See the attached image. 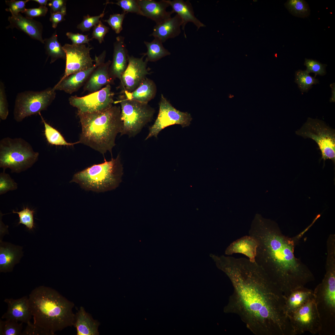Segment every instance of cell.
<instances>
[{
    "label": "cell",
    "instance_id": "1",
    "mask_svg": "<svg viewBox=\"0 0 335 335\" xmlns=\"http://www.w3.org/2000/svg\"><path fill=\"white\" fill-rule=\"evenodd\" d=\"M217 266L233 288L225 309L238 316L255 335H292L286 297L257 262L245 258L218 256Z\"/></svg>",
    "mask_w": 335,
    "mask_h": 335
},
{
    "label": "cell",
    "instance_id": "2",
    "mask_svg": "<svg viewBox=\"0 0 335 335\" xmlns=\"http://www.w3.org/2000/svg\"><path fill=\"white\" fill-rule=\"evenodd\" d=\"M255 221L249 235L258 242L255 261L285 297L293 290L314 280L311 271L296 257L294 252L301 239L315 221L292 237L283 234L273 221L261 218H258Z\"/></svg>",
    "mask_w": 335,
    "mask_h": 335
},
{
    "label": "cell",
    "instance_id": "3",
    "mask_svg": "<svg viewBox=\"0 0 335 335\" xmlns=\"http://www.w3.org/2000/svg\"><path fill=\"white\" fill-rule=\"evenodd\" d=\"M28 298L34 323L50 335L74 325V303L55 290L39 286L32 291Z\"/></svg>",
    "mask_w": 335,
    "mask_h": 335
},
{
    "label": "cell",
    "instance_id": "4",
    "mask_svg": "<svg viewBox=\"0 0 335 335\" xmlns=\"http://www.w3.org/2000/svg\"><path fill=\"white\" fill-rule=\"evenodd\" d=\"M77 114L82 128L80 143L103 154L107 151L112 154L116 136L123 128L120 106L113 105L100 111Z\"/></svg>",
    "mask_w": 335,
    "mask_h": 335
},
{
    "label": "cell",
    "instance_id": "5",
    "mask_svg": "<svg viewBox=\"0 0 335 335\" xmlns=\"http://www.w3.org/2000/svg\"><path fill=\"white\" fill-rule=\"evenodd\" d=\"M123 169L120 156L109 161L93 165L74 174L70 182L78 184L83 189L98 192L112 190L122 181Z\"/></svg>",
    "mask_w": 335,
    "mask_h": 335
},
{
    "label": "cell",
    "instance_id": "6",
    "mask_svg": "<svg viewBox=\"0 0 335 335\" xmlns=\"http://www.w3.org/2000/svg\"><path fill=\"white\" fill-rule=\"evenodd\" d=\"M326 272L313 293L322 325L320 334H334L335 326V251H327Z\"/></svg>",
    "mask_w": 335,
    "mask_h": 335
},
{
    "label": "cell",
    "instance_id": "7",
    "mask_svg": "<svg viewBox=\"0 0 335 335\" xmlns=\"http://www.w3.org/2000/svg\"><path fill=\"white\" fill-rule=\"evenodd\" d=\"M39 153L21 138L6 137L0 141V167L19 173L31 168L38 160Z\"/></svg>",
    "mask_w": 335,
    "mask_h": 335
},
{
    "label": "cell",
    "instance_id": "8",
    "mask_svg": "<svg viewBox=\"0 0 335 335\" xmlns=\"http://www.w3.org/2000/svg\"><path fill=\"white\" fill-rule=\"evenodd\" d=\"M121 105L123 128L121 135L134 137L153 118L155 110L148 104L127 99L124 94L120 96L117 101Z\"/></svg>",
    "mask_w": 335,
    "mask_h": 335
},
{
    "label": "cell",
    "instance_id": "9",
    "mask_svg": "<svg viewBox=\"0 0 335 335\" xmlns=\"http://www.w3.org/2000/svg\"><path fill=\"white\" fill-rule=\"evenodd\" d=\"M53 88L34 91H25L17 94L13 110L14 118L20 122L25 118L46 110L55 99L56 93Z\"/></svg>",
    "mask_w": 335,
    "mask_h": 335
},
{
    "label": "cell",
    "instance_id": "10",
    "mask_svg": "<svg viewBox=\"0 0 335 335\" xmlns=\"http://www.w3.org/2000/svg\"><path fill=\"white\" fill-rule=\"evenodd\" d=\"M304 138H310L318 145L321 152V160L335 162V131L323 121L308 118L306 121L296 132Z\"/></svg>",
    "mask_w": 335,
    "mask_h": 335
},
{
    "label": "cell",
    "instance_id": "11",
    "mask_svg": "<svg viewBox=\"0 0 335 335\" xmlns=\"http://www.w3.org/2000/svg\"><path fill=\"white\" fill-rule=\"evenodd\" d=\"M293 335L306 332L320 334L322 325L314 298L309 301L288 316Z\"/></svg>",
    "mask_w": 335,
    "mask_h": 335
},
{
    "label": "cell",
    "instance_id": "12",
    "mask_svg": "<svg viewBox=\"0 0 335 335\" xmlns=\"http://www.w3.org/2000/svg\"><path fill=\"white\" fill-rule=\"evenodd\" d=\"M159 110L154 124L150 127L145 140L152 137H157L164 128L173 125L179 124L182 127L189 126L192 118L190 114L177 110L161 95L159 103Z\"/></svg>",
    "mask_w": 335,
    "mask_h": 335
},
{
    "label": "cell",
    "instance_id": "13",
    "mask_svg": "<svg viewBox=\"0 0 335 335\" xmlns=\"http://www.w3.org/2000/svg\"><path fill=\"white\" fill-rule=\"evenodd\" d=\"M114 95L110 85L109 84L83 96H71L69 101L71 105L77 109L78 112L92 113L104 110L112 106Z\"/></svg>",
    "mask_w": 335,
    "mask_h": 335
},
{
    "label": "cell",
    "instance_id": "14",
    "mask_svg": "<svg viewBox=\"0 0 335 335\" xmlns=\"http://www.w3.org/2000/svg\"><path fill=\"white\" fill-rule=\"evenodd\" d=\"M63 48L66 54V65L64 73L59 81L69 76L87 69L93 66L95 60L90 55L92 47L84 44L75 45L66 43Z\"/></svg>",
    "mask_w": 335,
    "mask_h": 335
},
{
    "label": "cell",
    "instance_id": "15",
    "mask_svg": "<svg viewBox=\"0 0 335 335\" xmlns=\"http://www.w3.org/2000/svg\"><path fill=\"white\" fill-rule=\"evenodd\" d=\"M145 56L143 55L141 57L137 58L128 55L127 66L120 80L123 92L133 91L149 74L148 61L146 59L144 60Z\"/></svg>",
    "mask_w": 335,
    "mask_h": 335
},
{
    "label": "cell",
    "instance_id": "16",
    "mask_svg": "<svg viewBox=\"0 0 335 335\" xmlns=\"http://www.w3.org/2000/svg\"><path fill=\"white\" fill-rule=\"evenodd\" d=\"M106 51L105 50L98 56H95V63L92 67L71 74L53 87L55 91L60 90L71 94L77 91L87 81L94 70L100 64L105 62Z\"/></svg>",
    "mask_w": 335,
    "mask_h": 335
},
{
    "label": "cell",
    "instance_id": "17",
    "mask_svg": "<svg viewBox=\"0 0 335 335\" xmlns=\"http://www.w3.org/2000/svg\"><path fill=\"white\" fill-rule=\"evenodd\" d=\"M4 302L7 304L8 308L2 319L26 324L30 322L32 315L28 297L25 296L15 299L6 298Z\"/></svg>",
    "mask_w": 335,
    "mask_h": 335
},
{
    "label": "cell",
    "instance_id": "18",
    "mask_svg": "<svg viewBox=\"0 0 335 335\" xmlns=\"http://www.w3.org/2000/svg\"><path fill=\"white\" fill-rule=\"evenodd\" d=\"M113 47V58L109 68V74L114 80L116 78L120 80L128 63L129 55L124 37L117 36Z\"/></svg>",
    "mask_w": 335,
    "mask_h": 335
},
{
    "label": "cell",
    "instance_id": "19",
    "mask_svg": "<svg viewBox=\"0 0 335 335\" xmlns=\"http://www.w3.org/2000/svg\"><path fill=\"white\" fill-rule=\"evenodd\" d=\"M141 16L154 21L156 24L161 23L171 17L174 13L168 11L167 8L170 6L166 0L157 1L153 0H138Z\"/></svg>",
    "mask_w": 335,
    "mask_h": 335
},
{
    "label": "cell",
    "instance_id": "20",
    "mask_svg": "<svg viewBox=\"0 0 335 335\" xmlns=\"http://www.w3.org/2000/svg\"><path fill=\"white\" fill-rule=\"evenodd\" d=\"M112 61L109 60L99 65L92 72L83 87L84 91L91 93L98 91L103 87L113 83L109 68Z\"/></svg>",
    "mask_w": 335,
    "mask_h": 335
},
{
    "label": "cell",
    "instance_id": "21",
    "mask_svg": "<svg viewBox=\"0 0 335 335\" xmlns=\"http://www.w3.org/2000/svg\"><path fill=\"white\" fill-rule=\"evenodd\" d=\"M172 8L174 13H176L181 18L182 29L184 30V36L186 38L185 29L189 22L192 23L196 27L197 30L206 25L197 18L194 15L193 7L189 0H166Z\"/></svg>",
    "mask_w": 335,
    "mask_h": 335
},
{
    "label": "cell",
    "instance_id": "22",
    "mask_svg": "<svg viewBox=\"0 0 335 335\" xmlns=\"http://www.w3.org/2000/svg\"><path fill=\"white\" fill-rule=\"evenodd\" d=\"M9 28H16L23 31L32 38L44 43L42 36L41 26L38 22L32 19L25 17L20 13L17 15L11 14L8 17Z\"/></svg>",
    "mask_w": 335,
    "mask_h": 335
},
{
    "label": "cell",
    "instance_id": "23",
    "mask_svg": "<svg viewBox=\"0 0 335 335\" xmlns=\"http://www.w3.org/2000/svg\"><path fill=\"white\" fill-rule=\"evenodd\" d=\"M181 18L176 14L174 17L156 24L149 36L158 38L163 43L169 39L174 38L179 35L181 32Z\"/></svg>",
    "mask_w": 335,
    "mask_h": 335
},
{
    "label": "cell",
    "instance_id": "24",
    "mask_svg": "<svg viewBox=\"0 0 335 335\" xmlns=\"http://www.w3.org/2000/svg\"><path fill=\"white\" fill-rule=\"evenodd\" d=\"M257 240L250 235L243 236L232 243L226 248L225 254L231 255L239 253L247 256L252 262L255 261L257 249L258 246Z\"/></svg>",
    "mask_w": 335,
    "mask_h": 335
},
{
    "label": "cell",
    "instance_id": "25",
    "mask_svg": "<svg viewBox=\"0 0 335 335\" xmlns=\"http://www.w3.org/2000/svg\"><path fill=\"white\" fill-rule=\"evenodd\" d=\"M314 298L313 291L301 287L295 289L286 297L285 311L288 316Z\"/></svg>",
    "mask_w": 335,
    "mask_h": 335
},
{
    "label": "cell",
    "instance_id": "26",
    "mask_svg": "<svg viewBox=\"0 0 335 335\" xmlns=\"http://www.w3.org/2000/svg\"><path fill=\"white\" fill-rule=\"evenodd\" d=\"M99 325L98 321L94 320L82 306L75 314L73 326L76 329L78 335H99Z\"/></svg>",
    "mask_w": 335,
    "mask_h": 335
},
{
    "label": "cell",
    "instance_id": "27",
    "mask_svg": "<svg viewBox=\"0 0 335 335\" xmlns=\"http://www.w3.org/2000/svg\"><path fill=\"white\" fill-rule=\"evenodd\" d=\"M156 91V87L154 82L146 78L133 91L131 92L124 91L123 92L128 100L148 104L154 98Z\"/></svg>",
    "mask_w": 335,
    "mask_h": 335
},
{
    "label": "cell",
    "instance_id": "28",
    "mask_svg": "<svg viewBox=\"0 0 335 335\" xmlns=\"http://www.w3.org/2000/svg\"><path fill=\"white\" fill-rule=\"evenodd\" d=\"M19 250L13 247L2 246L0 248V271H11L15 264L19 261Z\"/></svg>",
    "mask_w": 335,
    "mask_h": 335
},
{
    "label": "cell",
    "instance_id": "29",
    "mask_svg": "<svg viewBox=\"0 0 335 335\" xmlns=\"http://www.w3.org/2000/svg\"><path fill=\"white\" fill-rule=\"evenodd\" d=\"M147 48V51L142 54L146 56L148 61L155 62L169 55L171 53L163 46V43L157 38H154L150 42L144 41Z\"/></svg>",
    "mask_w": 335,
    "mask_h": 335
},
{
    "label": "cell",
    "instance_id": "30",
    "mask_svg": "<svg viewBox=\"0 0 335 335\" xmlns=\"http://www.w3.org/2000/svg\"><path fill=\"white\" fill-rule=\"evenodd\" d=\"M46 53L51 58V63L59 59H66V54L57 39L56 31L51 36L44 40Z\"/></svg>",
    "mask_w": 335,
    "mask_h": 335
},
{
    "label": "cell",
    "instance_id": "31",
    "mask_svg": "<svg viewBox=\"0 0 335 335\" xmlns=\"http://www.w3.org/2000/svg\"><path fill=\"white\" fill-rule=\"evenodd\" d=\"M44 127V134L48 143L56 145L72 146L80 143L78 141L74 143L67 142L60 133L47 123L43 119L41 113L39 114Z\"/></svg>",
    "mask_w": 335,
    "mask_h": 335
},
{
    "label": "cell",
    "instance_id": "32",
    "mask_svg": "<svg viewBox=\"0 0 335 335\" xmlns=\"http://www.w3.org/2000/svg\"><path fill=\"white\" fill-rule=\"evenodd\" d=\"M294 82L302 93L307 92L313 85L319 83L318 79L310 76L306 70L301 69L296 71Z\"/></svg>",
    "mask_w": 335,
    "mask_h": 335
},
{
    "label": "cell",
    "instance_id": "33",
    "mask_svg": "<svg viewBox=\"0 0 335 335\" xmlns=\"http://www.w3.org/2000/svg\"><path fill=\"white\" fill-rule=\"evenodd\" d=\"M285 5L288 11L296 16L304 18L310 14L309 6L304 0H289Z\"/></svg>",
    "mask_w": 335,
    "mask_h": 335
},
{
    "label": "cell",
    "instance_id": "34",
    "mask_svg": "<svg viewBox=\"0 0 335 335\" xmlns=\"http://www.w3.org/2000/svg\"><path fill=\"white\" fill-rule=\"evenodd\" d=\"M10 320L3 321L0 319V335H21L22 332V324Z\"/></svg>",
    "mask_w": 335,
    "mask_h": 335
},
{
    "label": "cell",
    "instance_id": "35",
    "mask_svg": "<svg viewBox=\"0 0 335 335\" xmlns=\"http://www.w3.org/2000/svg\"><path fill=\"white\" fill-rule=\"evenodd\" d=\"M304 65L306 68V71L309 74L311 73H314L315 78L317 75L323 76L326 73V67L327 65L322 64L317 60L306 58Z\"/></svg>",
    "mask_w": 335,
    "mask_h": 335
},
{
    "label": "cell",
    "instance_id": "36",
    "mask_svg": "<svg viewBox=\"0 0 335 335\" xmlns=\"http://www.w3.org/2000/svg\"><path fill=\"white\" fill-rule=\"evenodd\" d=\"M116 4L120 7L123 12L135 13L141 15V11L138 4V0H119L116 2H107L106 4Z\"/></svg>",
    "mask_w": 335,
    "mask_h": 335
},
{
    "label": "cell",
    "instance_id": "37",
    "mask_svg": "<svg viewBox=\"0 0 335 335\" xmlns=\"http://www.w3.org/2000/svg\"><path fill=\"white\" fill-rule=\"evenodd\" d=\"M34 212L33 210L27 208H24L20 212L13 211V213H17L19 215V224L25 225L29 230L33 229L34 227Z\"/></svg>",
    "mask_w": 335,
    "mask_h": 335
},
{
    "label": "cell",
    "instance_id": "38",
    "mask_svg": "<svg viewBox=\"0 0 335 335\" xmlns=\"http://www.w3.org/2000/svg\"><path fill=\"white\" fill-rule=\"evenodd\" d=\"M17 184L12 179L10 176L4 172L0 174V194L2 195L7 192L17 189Z\"/></svg>",
    "mask_w": 335,
    "mask_h": 335
},
{
    "label": "cell",
    "instance_id": "39",
    "mask_svg": "<svg viewBox=\"0 0 335 335\" xmlns=\"http://www.w3.org/2000/svg\"><path fill=\"white\" fill-rule=\"evenodd\" d=\"M105 8L102 13L95 16H90L89 15L84 16L82 21L77 26V28L82 32L89 30L92 27L98 23L104 16Z\"/></svg>",
    "mask_w": 335,
    "mask_h": 335
},
{
    "label": "cell",
    "instance_id": "40",
    "mask_svg": "<svg viewBox=\"0 0 335 335\" xmlns=\"http://www.w3.org/2000/svg\"><path fill=\"white\" fill-rule=\"evenodd\" d=\"M127 14L124 12L121 14H113L110 15L108 19L104 21L109 24L116 34H118L123 30V23Z\"/></svg>",
    "mask_w": 335,
    "mask_h": 335
},
{
    "label": "cell",
    "instance_id": "41",
    "mask_svg": "<svg viewBox=\"0 0 335 335\" xmlns=\"http://www.w3.org/2000/svg\"><path fill=\"white\" fill-rule=\"evenodd\" d=\"M29 0H8L6 1V4L9 8L6 10L10 12L11 14L17 15L20 12L24 13L26 9L25 8L26 3Z\"/></svg>",
    "mask_w": 335,
    "mask_h": 335
},
{
    "label": "cell",
    "instance_id": "42",
    "mask_svg": "<svg viewBox=\"0 0 335 335\" xmlns=\"http://www.w3.org/2000/svg\"><path fill=\"white\" fill-rule=\"evenodd\" d=\"M9 114L8 104L5 92L4 84L0 83V118L2 120L7 119Z\"/></svg>",
    "mask_w": 335,
    "mask_h": 335
},
{
    "label": "cell",
    "instance_id": "43",
    "mask_svg": "<svg viewBox=\"0 0 335 335\" xmlns=\"http://www.w3.org/2000/svg\"><path fill=\"white\" fill-rule=\"evenodd\" d=\"M109 28L104 25L101 21L93 27L91 40L92 39H97L100 43L104 41V38L105 35L109 32Z\"/></svg>",
    "mask_w": 335,
    "mask_h": 335
},
{
    "label": "cell",
    "instance_id": "44",
    "mask_svg": "<svg viewBox=\"0 0 335 335\" xmlns=\"http://www.w3.org/2000/svg\"><path fill=\"white\" fill-rule=\"evenodd\" d=\"M21 335H50L46 330L29 322Z\"/></svg>",
    "mask_w": 335,
    "mask_h": 335
},
{
    "label": "cell",
    "instance_id": "45",
    "mask_svg": "<svg viewBox=\"0 0 335 335\" xmlns=\"http://www.w3.org/2000/svg\"><path fill=\"white\" fill-rule=\"evenodd\" d=\"M66 34L68 38L71 40L72 44H73L81 45L87 43L88 45L89 42L91 40V38H88L87 35L70 32H67Z\"/></svg>",
    "mask_w": 335,
    "mask_h": 335
},
{
    "label": "cell",
    "instance_id": "46",
    "mask_svg": "<svg viewBox=\"0 0 335 335\" xmlns=\"http://www.w3.org/2000/svg\"><path fill=\"white\" fill-rule=\"evenodd\" d=\"M48 11L47 8L45 6H41L38 8L26 9L24 12L27 17L31 18L44 16Z\"/></svg>",
    "mask_w": 335,
    "mask_h": 335
},
{
    "label": "cell",
    "instance_id": "47",
    "mask_svg": "<svg viewBox=\"0 0 335 335\" xmlns=\"http://www.w3.org/2000/svg\"><path fill=\"white\" fill-rule=\"evenodd\" d=\"M48 5L51 9V13L57 12H66V1L63 0L50 1Z\"/></svg>",
    "mask_w": 335,
    "mask_h": 335
},
{
    "label": "cell",
    "instance_id": "48",
    "mask_svg": "<svg viewBox=\"0 0 335 335\" xmlns=\"http://www.w3.org/2000/svg\"><path fill=\"white\" fill-rule=\"evenodd\" d=\"M66 15V12H63L51 13L50 20L52 23V27L54 29L56 28L58 24L64 20V16Z\"/></svg>",
    "mask_w": 335,
    "mask_h": 335
},
{
    "label": "cell",
    "instance_id": "49",
    "mask_svg": "<svg viewBox=\"0 0 335 335\" xmlns=\"http://www.w3.org/2000/svg\"><path fill=\"white\" fill-rule=\"evenodd\" d=\"M330 87L331 88V96L330 98L329 101L330 102H335V83H333L330 85Z\"/></svg>",
    "mask_w": 335,
    "mask_h": 335
},
{
    "label": "cell",
    "instance_id": "50",
    "mask_svg": "<svg viewBox=\"0 0 335 335\" xmlns=\"http://www.w3.org/2000/svg\"><path fill=\"white\" fill-rule=\"evenodd\" d=\"M37 2L42 6H45L47 5L48 0H32Z\"/></svg>",
    "mask_w": 335,
    "mask_h": 335
}]
</instances>
